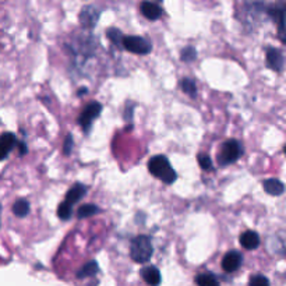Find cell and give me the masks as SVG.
<instances>
[{
  "mask_svg": "<svg viewBox=\"0 0 286 286\" xmlns=\"http://www.w3.org/2000/svg\"><path fill=\"white\" fill-rule=\"evenodd\" d=\"M262 189L266 190L268 194L271 195H282L285 191V186L282 183L281 180L278 179H267L262 182Z\"/></svg>",
  "mask_w": 286,
  "mask_h": 286,
  "instance_id": "14",
  "label": "cell"
},
{
  "mask_svg": "<svg viewBox=\"0 0 286 286\" xmlns=\"http://www.w3.org/2000/svg\"><path fill=\"white\" fill-rule=\"evenodd\" d=\"M283 55L279 49L275 48H268L267 49V64L270 69L275 70V72H282L283 69Z\"/></svg>",
  "mask_w": 286,
  "mask_h": 286,
  "instance_id": "8",
  "label": "cell"
},
{
  "mask_svg": "<svg viewBox=\"0 0 286 286\" xmlns=\"http://www.w3.org/2000/svg\"><path fill=\"white\" fill-rule=\"evenodd\" d=\"M85 193H87V187H85L84 184L77 183L73 186L72 189L67 191L66 200H64V201H67L69 204L72 205L76 204V203H78V201L85 195Z\"/></svg>",
  "mask_w": 286,
  "mask_h": 286,
  "instance_id": "13",
  "label": "cell"
},
{
  "mask_svg": "<svg viewBox=\"0 0 286 286\" xmlns=\"http://www.w3.org/2000/svg\"><path fill=\"white\" fill-rule=\"evenodd\" d=\"M180 59L183 61H186V63L194 61L195 59H197V51H195L193 46H186L183 51H182Z\"/></svg>",
  "mask_w": 286,
  "mask_h": 286,
  "instance_id": "21",
  "label": "cell"
},
{
  "mask_svg": "<svg viewBox=\"0 0 286 286\" xmlns=\"http://www.w3.org/2000/svg\"><path fill=\"white\" fill-rule=\"evenodd\" d=\"M197 159H199L200 166L204 169V170H211L212 169V161H211V158L207 153H200Z\"/></svg>",
  "mask_w": 286,
  "mask_h": 286,
  "instance_id": "24",
  "label": "cell"
},
{
  "mask_svg": "<svg viewBox=\"0 0 286 286\" xmlns=\"http://www.w3.org/2000/svg\"><path fill=\"white\" fill-rule=\"evenodd\" d=\"M249 286H270V281L264 275H254L250 278Z\"/></svg>",
  "mask_w": 286,
  "mask_h": 286,
  "instance_id": "23",
  "label": "cell"
},
{
  "mask_svg": "<svg viewBox=\"0 0 286 286\" xmlns=\"http://www.w3.org/2000/svg\"><path fill=\"white\" fill-rule=\"evenodd\" d=\"M72 204H69L67 201H63V203L59 205V208H57V216H59L61 221H67L72 218Z\"/></svg>",
  "mask_w": 286,
  "mask_h": 286,
  "instance_id": "19",
  "label": "cell"
},
{
  "mask_svg": "<svg viewBox=\"0 0 286 286\" xmlns=\"http://www.w3.org/2000/svg\"><path fill=\"white\" fill-rule=\"evenodd\" d=\"M13 212H14L15 216L24 218V216H27L28 212H30V203H28L26 199L17 200L14 203V205H13Z\"/></svg>",
  "mask_w": 286,
  "mask_h": 286,
  "instance_id": "15",
  "label": "cell"
},
{
  "mask_svg": "<svg viewBox=\"0 0 286 286\" xmlns=\"http://www.w3.org/2000/svg\"><path fill=\"white\" fill-rule=\"evenodd\" d=\"M243 155V145L237 140H228L221 145L218 152V162L221 166H226L236 162Z\"/></svg>",
  "mask_w": 286,
  "mask_h": 286,
  "instance_id": "3",
  "label": "cell"
},
{
  "mask_svg": "<svg viewBox=\"0 0 286 286\" xmlns=\"http://www.w3.org/2000/svg\"><path fill=\"white\" fill-rule=\"evenodd\" d=\"M101 111H102V105L99 102H91L90 105H87V106L84 107V111H82L80 118H78V123H80V126H81L82 130H84L85 133L90 131L92 122L95 120V118L99 116Z\"/></svg>",
  "mask_w": 286,
  "mask_h": 286,
  "instance_id": "5",
  "label": "cell"
},
{
  "mask_svg": "<svg viewBox=\"0 0 286 286\" xmlns=\"http://www.w3.org/2000/svg\"><path fill=\"white\" fill-rule=\"evenodd\" d=\"M157 2H162V0H157Z\"/></svg>",
  "mask_w": 286,
  "mask_h": 286,
  "instance_id": "27",
  "label": "cell"
},
{
  "mask_svg": "<svg viewBox=\"0 0 286 286\" xmlns=\"http://www.w3.org/2000/svg\"><path fill=\"white\" fill-rule=\"evenodd\" d=\"M98 272V264L95 261H91V262H88L85 266L82 267L81 270L78 271L77 276L81 279V278H88V276H94L97 275Z\"/></svg>",
  "mask_w": 286,
  "mask_h": 286,
  "instance_id": "17",
  "label": "cell"
},
{
  "mask_svg": "<svg viewBox=\"0 0 286 286\" xmlns=\"http://www.w3.org/2000/svg\"><path fill=\"white\" fill-rule=\"evenodd\" d=\"M153 253L152 241L148 236H137L136 239H133L131 246H130V257L131 260L140 264H144L147 261L151 260Z\"/></svg>",
  "mask_w": 286,
  "mask_h": 286,
  "instance_id": "2",
  "label": "cell"
},
{
  "mask_svg": "<svg viewBox=\"0 0 286 286\" xmlns=\"http://www.w3.org/2000/svg\"><path fill=\"white\" fill-rule=\"evenodd\" d=\"M99 207H97L95 204H85L82 205L81 208L78 210L77 212V216L78 218H88V216H92V215H95L99 212Z\"/></svg>",
  "mask_w": 286,
  "mask_h": 286,
  "instance_id": "18",
  "label": "cell"
},
{
  "mask_svg": "<svg viewBox=\"0 0 286 286\" xmlns=\"http://www.w3.org/2000/svg\"><path fill=\"white\" fill-rule=\"evenodd\" d=\"M182 90H183L187 95L190 97L194 98L197 95V85H195V82L193 80H190V78H184L183 81H182Z\"/></svg>",
  "mask_w": 286,
  "mask_h": 286,
  "instance_id": "20",
  "label": "cell"
},
{
  "mask_svg": "<svg viewBox=\"0 0 286 286\" xmlns=\"http://www.w3.org/2000/svg\"><path fill=\"white\" fill-rule=\"evenodd\" d=\"M141 276L145 281V283L149 286H159L161 285V281H162V276H161V272L157 267H145L141 270Z\"/></svg>",
  "mask_w": 286,
  "mask_h": 286,
  "instance_id": "10",
  "label": "cell"
},
{
  "mask_svg": "<svg viewBox=\"0 0 286 286\" xmlns=\"http://www.w3.org/2000/svg\"><path fill=\"white\" fill-rule=\"evenodd\" d=\"M148 170L165 184H173L178 179L176 170L172 168L169 159L165 155H155L149 159Z\"/></svg>",
  "mask_w": 286,
  "mask_h": 286,
  "instance_id": "1",
  "label": "cell"
},
{
  "mask_svg": "<svg viewBox=\"0 0 286 286\" xmlns=\"http://www.w3.org/2000/svg\"><path fill=\"white\" fill-rule=\"evenodd\" d=\"M73 147H74V143H73L72 134H67L66 138H64V143H63V153L64 155H70Z\"/></svg>",
  "mask_w": 286,
  "mask_h": 286,
  "instance_id": "25",
  "label": "cell"
},
{
  "mask_svg": "<svg viewBox=\"0 0 286 286\" xmlns=\"http://www.w3.org/2000/svg\"><path fill=\"white\" fill-rule=\"evenodd\" d=\"M195 283L199 286H221L219 281L216 279V276L212 274H200L195 276Z\"/></svg>",
  "mask_w": 286,
  "mask_h": 286,
  "instance_id": "16",
  "label": "cell"
},
{
  "mask_svg": "<svg viewBox=\"0 0 286 286\" xmlns=\"http://www.w3.org/2000/svg\"><path fill=\"white\" fill-rule=\"evenodd\" d=\"M18 148H20V155H26L27 153V145L24 143H18Z\"/></svg>",
  "mask_w": 286,
  "mask_h": 286,
  "instance_id": "26",
  "label": "cell"
},
{
  "mask_svg": "<svg viewBox=\"0 0 286 286\" xmlns=\"http://www.w3.org/2000/svg\"><path fill=\"white\" fill-rule=\"evenodd\" d=\"M241 262H243V256L239 251H229V253H226V256L222 260V268L226 272H235L239 270Z\"/></svg>",
  "mask_w": 286,
  "mask_h": 286,
  "instance_id": "7",
  "label": "cell"
},
{
  "mask_svg": "<svg viewBox=\"0 0 286 286\" xmlns=\"http://www.w3.org/2000/svg\"><path fill=\"white\" fill-rule=\"evenodd\" d=\"M239 241L240 245L245 247L246 250H254L260 246V236L257 232H253V230H247L245 233H241L240 237H239Z\"/></svg>",
  "mask_w": 286,
  "mask_h": 286,
  "instance_id": "12",
  "label": "cell"
},
{
  "mask_svg": "<svg viewBox=\"0 0 286 286\" xmlns=\"http://www.w3.org/2000/svg\"><path fill=\"white\" fill-rule=\"evenodd\" d=\"M99 15H101V11L98 10L97 7L87 6L80 13V23L84 28H94L99 20Z\"/></svg>",
  "mask_w": 286,
  "mask_h": 286,
  "instance_id": "6",
  "label": "cell"
},
{
  "mask_svg": "<svg viewBox=\"0 0 286 286\" xmlns=\"http://www.w3.org/2000/svg\"><path fill=\"white\" fill-rule=\"evenodd\" d=\"M106 35L107 38L115 43V45H122V41L123 38H124V35H123L122 32H120L119 30H116V28H111V30H107Z\"/></svg>",
  "mask_w": 286,
  "mask_h": 286,
  "instance_id": "22",
  "label": "cell"
},
{
  "mask_svg": "<svg viewBox=\"0 0 286 286\" xmlns=\"http://www.w3.org/2000/svg\"><path fill=\"white\" fill-rule=\"evenodd\" d=\"M140 9H141V13H143L144 17L151 21L158 20L159 17L162 15V9L157 3H153V2H147L145 0V2L141 3Z\"/></svg>",
  "mask_w": 286,
  "mask_h": 286,
  "instance_id": "11",
  "label": "cell"
},
{
  "mask_svg": "<svg viewBox=\"0 0 286 286\" xmlns=\"http://www.w3.org/2000/svg\"><path fill=\"white\" fill-rule=\"evenodd\" d=\"M17 138L13 133H5L0 136V161L9 157L10 151L15 147Z\"/></svg>",
  "mask_w": 286,
  "mask_h": 286,
  "instance_id": "9",
  "label": "cell"
},
{
  "mask_svg": "<svg viewBox=\"0 0 286 286\" xmlns=\"http://www.w3.org/2000/svg\"><path fill=\"white\" fill-rule=\"evenodd\" d=\"M122 45L124 46V49L136 55H148L152 51L151 42L147 41L143 36H124Z\"/></svg>",
  "mask_w": 286,
  "mask_h": 286,
  "instance_id": "4",
  "label": "cell"
}]
</instances>
